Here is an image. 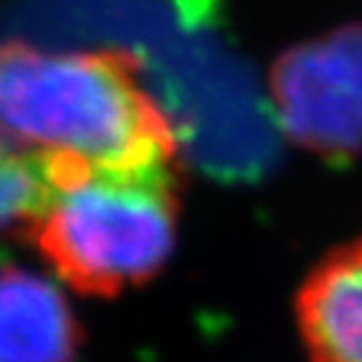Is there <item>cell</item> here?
Returning <instances> with one entry per match:
<instances>
[{
    "instance_id": "cell-3",
    "label": "cell",
    "mask_w": 362,
    "mask_h": 362,
    "mask_svg": "<svg viewBox=\"0 0 362 362\" xmlns=\"http://www.w3.org/2000/svg\"><path fill=\"white\" fill-rule=\"evenodd\" d=\"M274 103L300 145L327 156L362 151V27L351 25L287 52L272 76Z\"/></svg>"
},
{
    "instance_id": "cell-4",
    "label": "cell",
    "mask_w": 362,
    "mask_h": 362,
    "mask_svg": "<svg viewBox=\"0 0 362 362\" xmlns=\"http://www.w3.org/2000/svg\"><path fill=\"white\" fill-rule=\"evenodd\" d=\"M311 362H362V239L325 258L298 296Z\"/></svg>"
},
{
    "instance_id": "cell-5",
    "label": "cell",
    "mask_w": 362,
    "mask_h": 362,
    "mask_svg": "<svg viewBox=\"0 0 362 362\" xmlns=\"http://www.w3.org/2000/svg\"><path fill=\"white\" fill-rule=\"evenodd\" d=\"M78 341L76 317L49 279L0 272V362H73Z\"/></svg>"
},
{
    "instance_id": "cell-2",
    "label": "cell",
    "mask_w": 362,
    "mask_h": 362,
    "mask_svg": "<svg viewBox=\"0 0 362 362\" xmlns=\"http://www.w3.org/2000/svg\"><path fill=\"white\" fill-rule=\"evenodd\" d=\"M40 196L27 233L70 287L118 296L167 266L177 236L175 161L97 167L78 156H33Z\"/></svg>"
},
{
    "instance_id": "cell-1",
    "label": "cell",
    "mask_w": 362,
    "mask_h": 362,
    "mask_svg": "<svg viewBox=\"0 0 362 362\" xmlns=\"http://www.w3.org/2000/svg\"><path fill=\"white\" fill-rule=\"evenodd\" d=\"M0 143L97 167L175 161V132L127 52H49L0 43Z\"/></svg>"
},
{
    "instance_id": "cell-6",
    "label": "cell",
    "mask_w": 362,
    "mask_h": 362,
    "mask_svg": "<svg viewBox=\"0 0 362 362\" xmlns=\"http://www.w3.org/2000/svg\"><path fill=\"white\" fill-rule=\"evenodd\" d=\"M40 196V175L33 156H19L0 143V233L25 228Z\"/></svg>"
}]
</instances>
